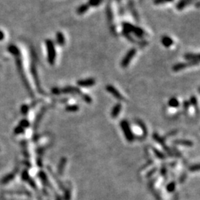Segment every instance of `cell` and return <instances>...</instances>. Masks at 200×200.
<instances>
[{
	"instance_id": "obj_37",
	"label": "cell",
	"mask_w": 200,
	"mask_h": 200,
	"mask_svg": "<svg viewBox=\"0 0 200 200\" xmlns=\"http://www.w3.org/2000/svg\"><path fill=\"white\" fill-rule=\"evenodd\" d=\"M166 169H165V168H162V171H161V173H162V176H165V175H166Z\"/></svg>"
},
{
	"instance_id": "obj_38",
	"label": "cell",
	"mask_w": 200,
	"mask_h": 200,
	"mask_svg": "<svg viewBox=\"0 0 200 200\" xmlns=\"http://www.w3.org/2000/svg\"><path fill=\"white\" fill-rule=\"evenodd\" d=\"M56 200H62V197H61L59 195H57V198H56Z\"/></svg>"
},
{
	"instance_id": "obj_39",
	"label": "cell",
	"mask_w": 200,
	"mask_h": 200,
	"mask_svg": "<svg viewBox=\"0 0 200 200\" xmlns=\"http://www.w3.org/2000/svg\"><path fill=\"white\" fill-rule=\"evenodd\" d=\"M173 1V0H165V2H172Z\"/></svg>"
},
{
	"instance_id": "obj_22",
	"label": "cell",
	"mask_w": 200,
	"mask_h": 200,
	"mask_svg": "<svg viewBox=\"0 0 200 200\" xmlns=\"http://www.w3.org/2000/svg\"><path fill=\"white\" fill-rule=\"evenodd\" d=\"M166 189L168 193H172V192L174 191L175 189H176V183H175V182H170V183L167 185Z\"/></svg>"
},
{
	"instance_id": "obj_29",
	"label": "cell",
	"mask_w": 200,
	"mask_h": 200,
	"mask_svg": "<svg viewBox=\"0 0 200 200\" xmlns=\"http://www.w3.org/2000/svg\"><path fill=\"white\" fill-rule=\"evenodd\" d=\"M51 92H52L54 95H59L62 93V92H61V89L57 87H53V88L51 89Z\"/></svg>"
},
{
	"instance_id": "obj_4",
	"label": "cell",
	"mask_w": 200,
	"mask_h": 200,
	"mask_svg": "<svg viewBox=\"0 0 200 200\" xmlns=\"http://www.w3.org/2000/svg\"><path fill=\"white\" fill-rule=\"evenodd\" d=\"M136 54H137V49L134 48H132L131 49H130L127 52V54H125L124 58L122 59L121 61V67L122 68H126L129 65V64L131 63V60L133 59V58L135 57Z\"/></svg>"
},
{
	"instance_id": "obj_18",
	"label": "cell",
	"mask_w": 200,
	"mask_h": 200,
	"mask_svg": "<svg viewBox=\"0 0 200 200\" xmlns=\"http://www.w3.org/2000/svg\"><path fill=\"white\" fill-rule=\"evenodd\" d=\"M168 105L169 107H173V108H176L179 106V100L176 99V97H172L168 101Z\"/></svg>"
},
{
	"instance_id": "obj_11",
	"label": "cell",
	"mask_w": 200,
	"mask_h": 200,
	"mask_svg": "<svg viewBox=\"0 0 200 200\" xmlns=\"http://www.w3.org/2000/svg\"><path fill=\"white\" fill-rule=\"evenodd\" d=\"M161 43H162V45L165 48H170V47L172 46L173 44V40L168 36H163L162 37V40H161Z\"/></svg>"
},
{
	"instance_id": "obj_15",
	"label": "cell",
	"mask_w": 200,
	"mask_h": 200,
	"mask_svg": "<svg viewBox=\"0 0 200 200\" xmlns=\"http://www.w3.org/2000/svg\"><path fill=\"white\" fill-rule=\"evenodd\" d=\"M184 58L187 62L191 61H199V54H193V53H187L184 56Z\"/></svg>"
},
{
	"instance_id": "obj_1",
	"label": "cell",
	"mask_w": 200,
	"mask_h": 200,
	"mask_svg": "<svg viewBox=\"0 0 200 200\" xmlns=\"http://www.w3.org/2000/svg\"><path fill=\"white\" fill-rule=\"evenodd\" d=\"M122 25L123 31L126 33H128L130 34H134L136 37H138V38L143 39L146 34H145V31L143 28L140 27H137V26L133 25L132 24L129 22H123L122 24Z\"/></svg>"
},
{
	"instance_id": "obj_19",
	"label": "cell",
	"mask_w": 200,
	"mask_h": 200,
	"mask_svg": "<svg viewBox=\"0 0 200 200\" xmlns=\"http://www.w3.org/2000/svg\"><path fill=\"white\" fill-rule=\"evenodd\" d=\"M104 0H88L87 4L89 7H98L103 2Z\"/></svg>"
},
{
	"instance_id": "obj_24",
	"label": "cell",
	"mask_w": 200,
	"mask_h": 200,
	"mask_svg": "<svg viewBox=\"0 0 200 200\" xmlns=\"http://www.w3.org/2000/svg\"><path fill=\"white\" fill-rule=\"evenodd\" d=\"M152 149H153V151H154V154H155L156 157H157V158H159V159H164V158H165V156H164V154H162L161 151H159V150H157V148H153Z\"/></svg>"
},
{
	"instance_id": "obj_25",
	"label": "cell",
	"mask_w": 200,
	"mask_h": 200,
	"mask_svg": "<svg viewBox=\"0 0 200 200\" xmlns=\"http://www.w3.org/2000/svg\"><path fill=\"white\" fill-rule=\"evenodd\" d=\"M71 191L69 189H67L65 191L64 194V199L65 200H71Z\"/></svg>"
},
{
	"instance_id": "obj_10",
	"label": "cell",
	"mask_w": 200,
	"mask_h": 200,
	"mask_svg": "<svg viewBox=\"0 0 200 200\" xmlns=\"http://www.w3.org/2000/svg\"><path fill=\"white\" fill-rule=\"evenodd\" d=\"M122 110V104L121 103H117L114 105V107H113L111 110V113H110V116H111L112 118L116 119L118 117L120 111Z\"/></svg>"
},
{
	"instance_id": "obj_36",
	"label": "cell",
	"mask_w": 200,
	"mask_h": 200,
	"mask_svg": "<svg viewBox=\"0 0 200 200\" xmlns=\"http://www.w3.org/2000/svg\"><path fill=\"white\" fill-rule=\"evenodd\" d=\"M185 178H186V175L185 174H183V176H181V178H180V182H181V183H182V182H183L184 181H185Z\"/></svg>"
},
{
	"instance_id": "obj_32",
	"label": "cell",
	"mask_w": 200,
	"mask_h": 200,
	"mask_svg": "<svg viewBox=\"0 0 200 200\" xmlns=\"http://www.w3.org/2000/svg\"><path fill=\"white\" fill-rule=\"evenodd\" d=\"M189 105H190V102L188 101H184V108L185 110H187L189 107Z\"/></svg>"
},
{
	"instance_id": "obj_14",
	"label": "cell",
	"mask_w": 200,
	"mask_h": 200,
	"mask_svg": "<svg viewBox=\"0 0 200 200\" xmlns=\"http://www.w3.org/2000/svg\"><path fill=\"white\" fill-rule=\"evenodd\" d=\"M56 41L57 43L60 46H64L65 45V38L64 34L62 32L59 31L56 34Z\"/></svg>"
},
{
	"instance_id": "obj_23",
	"label": "cell",
	"mask_w": 200,
	"mask_h": 200,
	"mask_svg": "<svg viewBox=\"0 0 200 200\" xmlns=\"http://www.w3.org/2000/svg\"><path fill=\"white\" fill-rule=\"evenodd\" d=\"M137 122L138 123V125H139V126H140V128H142V130H143V131L144 134H145V136L146 135V134H148V130H147L146 126L145 125V124H144L143 122H142L141 120H139L138 119L137 121Z\"/></svg>"
},
{
	"instance_id": "obj_8",
	"label": "cell",
	"mask_w": 200,
	"mask_h": 200,
	"mask_svg": "<svg viewBox=\"0 0 200 200\" xmlns=\"http://www.w3.org/2000/svg\"><path fill=\"white\" fill-rule=\"evenodd\" d=\"M61 92L63 93H71V94H81L82 91L80 89L74 86H66L64 88L61 89Z\"/></svg>"
},
{
	"instance_id": "obj_30",
	"label": "cell",
	"mask_w": 200,
	"mask_h": 200,
	"mask_svg": "<svg viewBox=\"0 0 200 200\" xmlns=\"http://www.w3.org/2000/svg\"><path fill=\"white\" fill-rule=\"evenodd\" d=\"M189 170H190V171H191V172L199 171V164H196V165H192V166H190V168H189Z\"/></svg>"
},
{
	"instance_id": "obj_5",
	"label": "cell",
	"mask_w": 200,
	"mask_h": 200,
	"mask_svg": "<svg viewBox=\"0 0 200 200\" xmlns=\"http://www.w3.org/2000/svg\"><path fill=\"white\" fill-rule=\"evenodd\" d=\"M199 61H191V62H179V63L175 64L172 68V70L175 72L180 71L182 70L185 69V68H189V67L194 66V65H199Z\"/></svg>"
},
{
	"instance_id": "obj_20",
	"label": "cell",
	"mask_w": 200,
	"mask_h": 200,
	"mask_svg": "<svg viewBox=\"0 0 200 200\" xmlns=\"http://www.w3.org/2000/svg\"><path fill=\"white\" fill-rule=\"evenodd\" d=\"M79 110V107L76 104H71L68 105L65 107V110L68 112H76Z\"/></svg>"
},
{
	"instance_id": "obj_7",
	"label": "cell",
	"mask_w": 200,
	"mask_h": 200,
	"mask_svg": "<svg viewBox=\"0 0 200 200\" xmlns=\"http://www.w3.org/2000/svg\"><path fill=\"white\" fill-rule=\"evenodd\" d=\"M96 84V80L94 78H88L85 79H80L77 81V85L79 87H92Z\"/></svg>"
},
{
	"instance_id": "obj_2",
	"label": "cell",
	"mask_w": 200,
	"mask_h": 200,
	"mask_svg": "<svg viewBox=\"0 0 200 200\" xmlns=\"http://www.w3.org/2000/svg\"><path fill=\"white\" fill-rule=\"evenodd\" d=\"M45 45L47 47V51H48V62L50 65H54L57 57V52L54 43L51 40H45Z\"/></svg>"
},
{
	"instance_id": "obj_21",
	"label": "cell",
	"mask_w": 200,
	"mask_h": 200,
	"mask_svg": "<svg viewBox=\"0 0 200 200\" xmlns=\"http://www.w3.org/2000/svg\"><path fill=\"white\" fill-rule=\"evenodd\" d=\"M107 19H108V22H110V24L111 23L112 25L113 26V13H112V10L110 7H107Z\"/></svg>"
},
{
	"instance_id": "obj_27",
	"label": "cell",
	"mask_w": 200,
	"mask_h": 200,
	"mask_svg": "<svg viewBox=\"0 0 200 200\" xmlns=\"http://www.w3.org/2000/svg\"><path fill=\"white\" fill-rule=\"evenodd\" d=\"M82 99H83L84 101H85L86 103H87V104H90V103L92 102V98L90 97L89 95L82 94Z\"/></svg>"
},
{
	"instance_id": "obj_9",
	"label": "cell",
	"mask_w": 200,
	"mask_h": 200,
	"mask_svg": "<svg viewBox=\"0 0 200 200\" xmlns=\"http://www.w3.org/2000/svg\"><path fill=\"white\" fill-rule=\"evenodd\" d=\"M128 9L130 10V11L131 12V13H132L133 16L135 18V19L137 20V22H139V15L138 13H137V10H136L135 7H134V1H133L132 0H128Z\"/></svg>"
},
{
	"instance_id": "obj_17",
	"label": "cell",
	"mask_w": 200,
	"mask_h": 200,
	"mask_svg": "<svg viewBox=\"0 0 200 200\" xmlns=\"http://www.w3.org/2000/svg\"><path fill=\"white\" fill-rule=\"evenodd\" d=\"M89 6L87 3L85 4H82L81 5H79V7L76 9V13L79 15H83L84 13H85L87 10H89Z\"/></svg>"
},
{
	"instance_id": "obj_13",
	"label": "cell",
	"mask_w": 200,
	"mask_h": 200,
	"mask_svg": "<svg viewBox=\"0 0 200 200\" xmlns=\"http://www.w3.org/2000/svg\"><path fill=\"white\" fill-rule=\"evenodd\" d=\"M193 0H179V2L176 4V9L179 10H183L186 6L189 5L193 2Z\"/></svg>"
},
{
	"instance_id": "obj_6",
	"label": "cell",
	"mask_w": 200,
	"mask_h": 200,
	"mask_svg": "<svg viewBox=\"0 0 200 200\" xmlns=\"http://www.w3.org/2000/svg\"><path fill=\"white\" fill-rule=\"evenodd\" d=\"M106 90L109 93H110L111 95H113V97H115L116 99L120 100V101H124L125 98L120 93V92L117 90L116 88L114 87V86L111 85H107L105 87Z\"/></svg>"
},
{
	"instance_id": "obj_3",
	"label": "cell",
	"mask_w": 200,
	"mask_h": 200,
	"mask_svg": "<svg viewBox=\"0 0 200 200\" xmlns=\"http://www.w3.org/2000/svg\"><path fill=\"white\" fill-rule=\"evenodd\" d=\"M120 126H121V128L122 130L123 133L125 134V137L126 140L129 143H131L134 140V134L132 133L131 128H130L129 123L128 122V121L126 120H122V121L120 122Z\"/></svg>"
},
{
	"instance_id": "obj_35",
	"label": "cell",
	"mask_w": 200,
	"mask_h": 200,
	"mask_svg": "<svg viewBox=\"0 0 200 200\" xmlns=\"http://www.w3.org/2000/svg\"><path fill=\"white\" fill-rule=\"evenodd\" d=\"M4 38V33H3L1 31H0V41H1V40H2Z\"/></svg>"
},
{
	"instance_id": "obj_28",
	"label": "cell",
	"mask_w": 200,
	"mask_h": 200,
	"mask_svg": "<svg viewBox=\"0 0 200 200\" xmlns=\"http://www.w3.org/2000/svg\"><path fill=\"white\" fill-rule=\"evenodd\" d=\"M9 51H10V52H11L12 54H14V55H19V51L18 48H17L16 47L13 46V45H11L10 47H9Z\"/></svg>"
},
{
	"instance_id": "obj_26",
	"label": "cell",
	"mask_w": 200,
	"mask_h": 200,
	"mask_svg": "<svg viewBox=\"0 0 200 200\" xmlns=\"http://www.w3.org/2000/svg\"><path fill=\"white\" fill-rule=\"evenodd\" d=\"M189 102H190V104H192L193 106H194V107H197L198 101H197V99H196V97L195 96H191Z\"/></svg>"
},
{
	"instance_id": "obj_31",
	"label": "cell",
	"mask_w": 200,
	"mask_h": 200,
	"mask_svg": "<svg viewBox=\"0 0 200 200\" xmlns=\"http://www.w3.org/2000/svg\"><path fill=\"white\" fill-rule=\"evenodd\" d=\"M165 1V0H154V3L155 4H157V5H159V4H164Z\"/></svg>"
},
{
	"instance_id": "obj_33",
	"label": "cell",
	"mask_w": 200,
	"mask_h": 200,
	"mask_svg": "<svg viewBox=\"0 0 200 200\" xmlns=\"http://www.w3.org/2000/svg\"><path fill=\"white\" fill-rule=\"evenodd\" d=\"M28 110V107L27 105H24L22 107V111H23L25 113V112H27Z\"/></svg>"
},
{
	"instance_id": "obj_16",
	"label": "cell",
	"mask_w": 200,
	"mask_h": 200,
	"mask_svg": "<svg viewBox=\"0 0 200 200\" xmlns=\"http://www.w3.org/2000/svg\"><path fill=\"white\" fill-rule=\"evenodd\" d=\"M173 143L175 145H183V146L186 147H192L193 145V142L190 141V140H177L173 141Z\"/></svg>"
},
{
	"instance_id": "obj_34",
	"label": "cell",
	"mask_w": 200,
	"mask_h": 200,
	"mask_svg": "<svg viewBox=\"0 0 200 200\" xmlns=\"http://www.w3.org/2000/svg\"><path fill=\"white\" fill-rule=\"evenodd\" d=\"M156 171H157V168H154V170H152V171H151L149 172V174H148V176H148V177H149V176H151V175L154 174V173H155Z\"/></svg>"
},
{
	"instance_id": "obj_12",
	"label": "cell",
	"mask_w": 200,
	"mask_h": 200,
	"mask_svg": "<svg viewBox=\"0 0 200 200\" xmlns=\"http://www.w3.org/2000/svg\"><path fill=\"white\" fill-rule=\"evenodd\" d=\"M67 163V159L65 157H62V159L59 161V163L58 165V173H59L60 176H62L63 174V172L65 171V165Z\"/></svg>"
}]
</instances>
